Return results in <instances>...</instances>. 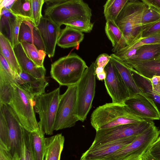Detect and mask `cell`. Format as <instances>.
Here are the masks:
<instances>
[{
  "mask_svg": "<svg viewBox=\"0 0 160 160\" xmlns=\"http://www.w3.org/2000/svg\"><path fill=\"white\" fill-rule=\"evenodd\" d=\"M135 115L124 104L106 103L93 111L91 124L96 131L144 121Z\"/></svg>",
  "mask_w": 160,
  "mask_h": 160,
  "instance_id": "cell-1",
  "label": "cell"
},
{
  "mask_svg": "<svg viewBox=\"0 0 160 160\" xmlns=\"http://www.w3.org/2000/svg\"><path fill=\"white\" fill-rule=\"evenodd\" d=\"M44 15L60 27L70 21L81 19L91 21L92 10L82 0H44Z\"/></svg>",
  "mask_w": 160,
  "mask_h": 160,
  "instance_id": "cell-2",
  "label": "cell"
},
{
  "mask_svg": "<svg viewBox=\"0 0 160 160\" xmlns=\"http://www.w3.org/2000/svg\"><path fill=\"white\" fill-rule=\"evenodd\" d=\"M147 7L142 0H128L118 17L115 22L127 46L141 39L142 18Z\"/></svg>",
  "mask_w": 160,
  "mask_h": 160,
  "instance_id": "cell-3",
  "label": "cell"
},
{
  "mask_svg": "<svg viewBox=\"0 0 160 160\" xmlns=\"http://www.w3.org/2000/svg\"><path fill=\"white\" fill-rule=\"evenodd\" d=\"M88 68L85 62L75 53L60 58L51 64V77L61 86L77 84Z\"/></svg>",
  "mask_w": 160,
  "mask_h": 160,
  "instance_id": "cell-4",
  "label": "cell"
},
{
  "mask_svg": "<svg viewBox=\"0 0 160 160\" xmlns=\"http://www.w3.org/2000/svg\"><path fill=\"white\" fill-rule=\"evenodd\" d=\"M7 104L10 106L21 125L27 131L32 132L39 128L34 111V98L22 89L16 82Z\"/></svg>",
  "mask_w": 160,
  "mask_h": 160,
  "instance_id": "cell-5",
  "label": "cell"
},
{
  "mask_svg": "<svg viewBox=\"0 0 160 160\" xmlns=\"http://www.w3.org/2000/svg\"><path fill=\"white\" fill-rule=\"evenodd\" d=\"M155 124L137 136L131 143L115 152L98 160H138L147 152L159 135Z\"/></svg>",
  "mask_w": 160,
  "mask_h": 160,
  "instance_id": "cell-6",
  "label": "cell"
},
{
  "mask_svg": "<svg viewBox=\"0 0 160 160\" xmlns=\"http://www.w3.org/2000/svg\"><path fill=\"white\" fill-rule=\"evenodd\" d=\"M94 62L85 71L77 84V98L75 115L79 121L83 122L92 107L96 86Z\"/></svg>",
  "mask_w": 160,
  "mask_h": 160,
  "instance_id": "cell-7",
  "label": "cell"
},
{
  "mask_svg": "<svg viewBox=\"0 0 160 160\" xmlns=\"http://www.w3.org/2000/svg\"><path fill=\"white\" fill-rule=\"evenodd\" d=\"M60 96L59 87L33 98L34 107L39 115V128L44 134L52 135L53 133Z\"/></svg>",
  "mask_w": 160,
  "mask_h": 160,
  "instance_id": "cell-8",
  "label": "cell"
},
{
  "mask_svg": "<svg viewBox=\"0 0 160 160\" xmlns=\"http://www.w3.org/2000/svg\"><path fill=\"white\" fill-rule=\"evenodd\" d=\"M154 124L153 120H146L136 123L98 130L96 131L95 138L90 147L137 136Z\"/></svg>",
  "mask_w": 160,
  "mask_h": 160,
  "instance_id": "cell-9",
  "label": "cell"
},
{
  "mask_svg": "<svg viewBox=\"0 0 160 160\" xmlns=\"http://www.w3.org/2000/svg\"><path fill=\"white\" fill-rule=\"evenodd\" d=\"M77 93L76 84L68 86L65 92L60 95L54 130L72 127L79 121L74 113Z\"/></svg>",
  "mask_w": 160,
  "mask_h": 160,
  "instance_id": "cell-10",
  "label": "cell"
},
{
  "mask_svg": "<svg viewBox=\"0 0 160 160\" xmlns=\"http://www.w3.org/2000/svg\"><path fill=\"white\" fill-rule=\"evenodd\" d=\"M8 128L7 150L12 160H18L21 156L23 136L25 129L9 105L0 103Z\"/></svg>",
  "mask_w": 160,
  "mask_h": 160,
  "instance_id": "cell-11",
  "label": "cell"
},
{
  "mask_svg": "<svg viewBox=\"0 0 160 160\" xmlns=\"http://www.w3.org/2000/svg\"><path fill=\"white\" fill-rule=\"evenodd\" d=\"M104 70L106 74L104 84L112 102L124 104L125 102L130 97V95L110 59L104 68Z\"/></svg>",
  "mask_w": 160,
  "mask_h": 160,
  "instance_id": "cell-12",
  "label": "cell"
},
{
  "mask_svg": "<svg viewBox=\"0 0 160 160\" xmlns=\"http://www.w3.org/2000/svg\"><path fill=\"white\" fill-rule=\"evenodd\" d=\"M124 104L135 115L143 119L160 120V114L154 102L143 94L131 97Z\"/></svg>",
  "mask_w": 160,
  "mask_h": 160,
  "instance_id": "cell-13",
  "label": "cell"
},
{
  "mask_svg": "<svg viewBox=\"0 0 160 160\" xmlns=\"http://www.w3.org/2000/svg\"><path fill=\"white\" fill-rule=\"evenodd\" d=\"M112 54L127 65L157 58L160 55V43L144 45L126 52Z\"/></svg>",
  "mask_w": 160,
  "mask_h": 160,
  "instance_id": "cell-14",
  "label": "cell"
},
{
  "mask_svg": "<svg viewBox=\"0 0 160 160\" xmlns=\"http://www.w3.org/2000/svg\"><path fill=\"white\" fill-rule=\"evenodd\" d=\"M37 27L44 45L46 54L49 58L53 57L62 30L60 27L48 17L43 16Z\"/></svg>",
  "mask_w": 160,
  "mask_h": 160,
  "instance_id": "cell-15",
  "label": "cell"
},
{
  "mask_svg": "<svg viewBox=\"0 0 160 160\" xmlns=\"http://www.w3.org/2000/svg\"><path fill=\"white\" fill-rule=\"evenodd\" d=\"M137 136L91 147L82 155L80 160L100 159L110 155L132 142Z\"/></svg>",
  "mask_w": 160,
  "mask_h": 160,
  "instance_id": "cell-16",
  "label": "cell"
},
{
  "mask_svg": "<svg viewBox=\"0 0 160 160\" xmlns=\"http://www.w3.org/2000/svg\"><path fill=\"white\" fill-rule=\"evenodd\" d=\"M15 80L22 89L33 98L45 93L48 85L45 78H37L23 71L19 75L16 74Z\"/></svg>",
  "mask_w": 160,
  "mask_h": 160,
  "instance_id": "cell-17",
  "label": "cell"
},
{
  "mask_svg": "<svg viewBox=\"0 0 160 160\" xmlns=\"http://www.w3.org/2000/svg\"><path fill=\"white\" fill-rule=\"evenodd\" d=\"M19 65L24 72L38 79L45 78L46 69L37 66L27 56L22 44L19 43L14 48Z\"/></svg>",
  "mask_w": 160,
  "mask_h": 160,
  "instance_id": "cell-18",
  "label": "cell"
},
{
  "mask_svg": "<svg viewBox=\"0 0 160 160\" xmlns=\"http://www.w3.org/2000/svg\"><path fill=\"white\" fill-rule=\"evenodd\" d=\"M18 41L20 43L26 42L33 44L39 49L45 51L37 28L30 21L24 20L21 23L19 32Z\"/></svg>",
  "mask_w": 160,
  "mask_h": 160,
  "instance_id": "cell-19",
  "label": "cell"
},
{
  "mask_svg": "<svg viewBox=\"0 0 160 160\" xmlns=\"http://www.w3.org/2000/svg\"><path fill=\"white\" fill-rule=\"evenodd\" d=\"M110 60L114 65L119 75L128 89L130 97L135 95L143 93L136 83L131 73L130 68L121 61L114 57L112 54L110 55Z\"/></svg>",
  "mask_w": 160,
  "mask_h": 160,
  "instance_id": "cell-20",
  "label": "cell"
},
{
  "mask_svg": "<svg viewBox=\"0 0 160 160\" xmlns=\"http://www.w3.org/2000/svg\"><path fill=\"white\" fill-rule=\"evenodd\" d=\"M84 38L83 32L68 26L62 29L57 45L63 48H78Z\"/></svg>",
  "mask_w": 160,
  "mask_h": 160,
  "instance_id": "cell-21",
  "label": "cell"
},
{
  "mask_svg": "<svg viewBox=\"0 0 160 160\" xmlns=\"http://www.w3.org/2000/svg\"><path fill=\"white\" fill-rule=\"evenodd\" d=\"M64 141L61 133L45 138L44 160H60Z\"/></svg>",
  "mask_w": 160,
  "mask_h": 160,
  "instance_id": "cell-22",
  "label": "cell"
},
{
  "mask_svg": "<svg viewBox=\"0 0 160 160\" xmlns=\"http://www.w3.org/2000/svg\"><path fill=\"white\" fill-rule=\"evenodd\" d=\"M126 66L149 79L154 76H160V58L132 63Z\"/></svg>",
  "mask_w": 160,
  "mask_h": 160,
  "instance_id": "cell-23",
  "label": "cell"
},
{
  "mask_svg": "<svg viewBox=\"0 0 160 160\" xmlns=\"http://www.w3.org/2000/svg\"><path fill=\"white\" fill-rule=\"evenodd\" d=\"M106 34L112 43L114 53L124 48L127 46L123 34L114 21H106L105 27Z\"/></svg>",
  "mask_w": 160,
  "mask_h": 160,
  "instance_id": "cell-24",
  "label": "cell"
},
{
  "mask_svg": "<svg viewBox=\"0 0 160 160\" xmlns=\"http://www.w3.org/2000/svg\"><path fill=\"white\" fill-rule=\"evenodd\" d=\"M0 54L5 59L10 67L18 75L22 71L15 55L13 48L8 39L0 32Z\"/></svg>",
  "mask_w": 160,
  "mask_h": 160,
  "instance_id": "cell-25",
  "label": "cell"
},
{
  "mask_svg": "<svg viewBox=\"0 0 160 160\" xmlns=\"http://www.w3.org/2000/svg\"><path fill=\"white\" fill-rule=\"evenodd\" d=\"M129 68L136 83L143 94L153 101L160 114V95L153 92L150 79L141 75L133 69Z\"/></svg>",
  "mask_w": 160,
  "mask_h": 160,
  "instance_id": "cell-26",
  "label": "cell"
},
{
  "mask_svg": "<svg viewBox=\"0 0 160 160\" xmlns=\"http://www.w3.org/2000/svg\"><path fill=\"white\" fill-rule=\"evenodd\" d=\"M24 20L22 18L14 16L8 21L3 30L0 33L5 31V37L8 39L13 48L19 42L18 36L20 25Z\"/></svg>",
  "mask_w": 160,
  "mask_h": 160,
  "instance_id": "cell-27",
  "label": "cell"
},
{
  "mask_svg": "<svg viewBox=\"0 0 160 160\" xmlns=\"http://www.w3.org/2000/svg\"><path fill=\"white\" fill-rule=\"evenodd\" d=\"M128 0H107L103 6V13L106 21L110 20L115 22Z\"/></svg>",
  "mask_w": 160,
  "mask_h": 160,
  "instance_id": "cell-28",
  "label": "cell"
},
{
  "mask_svg": "<svg viewBox=\"0 0 160 160\" xmlns=\"http://www.w3.org/2000/svg\"><path fill=\"white\" fill-rule=\"evenodd\" d=\"M31 132L34 160H44L45 148V134L39 128L37 130Z\"/></svg>",
  "mask_w": 160,
  "mask_h": 160,
  "instance_id": "cell-29",
  "label": "cell"
},
{
  "mask_svg": "<svg viewBox=\"0 0 160 160\" xmlns=\"http://www.w3.org/2000/svg\"><path fill=\"white\" fill-rule=\"evenodd\" d=\"M10 10L15 16L32 22L31 0H15Z\"/></svg>",
  "mask_w": 160,
  "mask_h": 160,
  "instance_id": "cell-30",
  "label": "cell"
},
{
  "mask_svg": "<svg viewBox=\"0 0 160 160\" xmlns=\"http://www.w3.org/2000/svg\"><path fill=\"white\" fill-rule=\"evenodd\" d=\"M21 43L28 58L38 66L44 67L43 62L46 55L45 52L39 49L33 44L26 42Z\"/></svg>",
  "mask_w": 160,
  "mask_h": 160,
  "instance_id": "cell-31",
  "label": "cell"
},
{
  "mask_svg": "<svg viewBox=\"0 0 160 160\" xmlns=\"http://www.w3.org/2000/svg\"><path fill=\"white\" fill-rule=\"evenodd\" d=\"M160 21V11L154 7L148 6L144 11L142 18L143 30Z\"/></svg>",
  "mask_w": 160,
  "mask_h": 160,
  "instance_id": "cell-32",
  "label": "cell"
},
{
  "mask_svg": "<svg viewBox=\"0 0 160 160\" xmlns=\"http://www.w3.org/2000/svg\"><path fill=\"white\" fill-rule=\"evenodd\" d=\"M158 43H160V33L142 38L114 53H123L137 48L143 45Z\"/></svg>",
  "mask_w": 160,
  "mask_h": 160,
  "instance_id": "cell-33",
  "label": "cell"
},
{
  "mask_svg": "<svg viewBox=\"0 0 160 160\" xmlns=\"http://www.w3.org/2000/svg\"><path fill=\"white\" fill-rule=\"evenodd\" d=\"M32 8V22L38 27L42 17V9L44 0H31Z\"/></svg>",
  "mask_w": 160,
  "mask_h": 160,
  "instance_id": "cell-34",
  "label": "cell"
},
{
  "mask_svg": "<svg viewBox=\"0 0 160 160\" xmlns=\"http://www.w3.org/2000/svg\"><path fill=\"white\" fill-rule=\"evenodd\" d=\"M93 24L91 21L76 19L64 25L70 26L82 32L89 33L92 31Z\"/></svg>",
  "mask_w": 160,
  "mask_h": 160,
  "instance_id": "cell-35",
  "label": "cell"
},
{
  "mask_svg": "<svg viewBox=\"0 0 160 160\" xmlns=\"http://www.w3.org/2000/svg\"><path fill=\"white\" fill-rule=\"evenodd\" d=\"M8 138V128L6 120L0 110V146L7 149Z\"/></svg>",
  "mask_w": 160,
  "mask_h": 160,
  "instance_id": "cell-36",
  "label": "cell"
},
{
  "mask_svg": "<svg viewBox=\"0 0 160 160\" xmlns=\"http://www.w3.org/2000/svg\"><path fill=\"white\" fill-rule=\"evenodd\" d=\"M25 160H34L32 147L31 132L25 130L23 134Z\"/></svg>",
  "mask_w": 160,
  "mask_h": 160,
  "instance_id": "cell-37",
  "label": "cell"
},
{
  "mask_svg": "<svg viewBox=\"0 0 160 160\" xmlns=\"http://www.w3.org/2000/svg\"><path fill=\"white\" fill-rule=\"evenodd\" d=\"M158 33H160V21L144 29L142 33L141 39Z\"/></svg>",
  "mask_w": 160,
  "mask_h": 160,
  "instance_id": "cell-38",
  "label": "cell"
},
{
  "mask_svg": "<svg viewBox=\"0 0 160 160\" xmlns=\"http://www.w3.org/2000/svg\"><path fill=\"white\" fill-rule=\"evenodd\" d=\"M14 16L9 9L4 8L0 10V32L4 29L9 19Z\"/></svg>",
  "mask_w": 160,
  "mask_h": 160,
  "instance_id": "cell-39",
  "label": "cell"
},
{
  "mask_svg": "<svg viewBox=\"0 0 160 160\" xmlns=\"http://www.w3.org/2000/svg\"><path fill=\"white\" fill-rule=\"evenodd\" d=\"M147 152L156 160H160V135Z\"/></svg>",
  "mask_w": 160,
  "mask_h": 160,
  "instance_id": "cell-40",
  "label": "cell"
},
{
  "mask_svg": "<svg viewBox=\"0 0 160 160\" xmlns=\"http://www.w3.org/2000/svg\"><path fill=\"white\" fill-rule=\"evenodd\" d=\"M110 59V55L106 53L99 55L94 62L95 67H102L104 68Z\"/></svg>",
  "mask_w": 160,
  "mask_h": 160,
  "instance_id": "cell-41",
  "label": "cell"
},
{
  "mask_svg": "<svg viewBox=\"0 0 160 160\" xmlns=\"http://www.w3.org/2000/svg\"><path fill=\"white\" fill-rule=\"evenodd\" d=\"M153 92L160 95V76H154L150 79Z\"/></svg>",
  "mask_w": 160,
  "mask_h": 160,
  "instance_id": "cell-42",
  "label": "cell"
},
{
  "mask_svg": "<svg viewBox=\"0 0 160 160\" xmlns=\"http://www.w3.org/2000/svg\"><path fill=\"white\" fill-rule=\"evenodd\" d=\"M0 160H12L7 149L0 146Z\"/></svg>",
  "mask_w": 160,
  "mask_h": 160,
  "instance_id": "cell-43",
  "label": "cell"
},
{
  "mask_svg": "<svg viewBox=\"0 0 160 160\" xmlns=\"http://www.w3.org/2000/svg\"><path fill=\"white\" fill-rule=\"evenodd\" d=\"M148 6L155 8L160 11V0H142Z\"/></svg>",
  "mask_w": 160,
  "mask_h": 160,
  "instance_id": "cell-44",
  "label": "cell"
},
{
  "mask_svg": "<svg viewBox=\"0 0 160 160\" xmlns=\"http://www.w3.org/2000/svg\"><path fill=\"white\" fill-rule=\"evenodd\" d=\"M15 0H0V10L3 8L10 10Z\"/></svg>",
  "mask_w": 160,
  "mask_h": 160,
  "instance_id": "cell-45",
  "label": "cell"
},
{
  "mask_svg": "<svg viewBox=\"0 0 160 160\" xmlns=\"http://www.w3.org/2000/svg\"><path fill=\"white\" fill-rule=\"evenodd\" d=\"M142 159V160H156L148 152L143 155Z\"/></svg>",
  "mask_w": 160,
  "mask_h": 160,
  "instance_id": "cell-46",
  "label": "cell"
},
{
  "mask_svg": "<svg viewBox=\"0 0 160 160\" xmlns=\"http://www.w3.org/2000/svg\"><path fill=\"white\" fill-rule=\"evenodd\" d=\"M24 134V133H23ZM18 160H25V148H24V141L23 139V136L22 139V153L20 159Z\"/></svg>",
  "mask_w": 160,
  "mask_h": 160,
  "instance_id": "cell-47",
  "label": "cell"
},
{
  "mask_svg": "<svg viewBox=\"0 0 160 160\" xmlns=\"http://www.w3.org/2000/svg\"><path fill=\"white\" fill-rule=\"evenodd\" d=\"M106 73L105 71L101 73L98 74L96 75L97 79L100 81H102L105 80L106 78Z\"/></svg>",
  "mask_w": 160,
  "mask_h": 160,
  "instance_id": "cell-48",
  "label": "cell"
},
{
  "mask_svg": "<svg viewBox=\"0 0 160 160\" xmlns=\"http://www.w3.org/2000/svg\"><path fill=\"white\" fill-rule=\"evenodd\" d=\"M104 71V68L102 67H97L95 68V73L96 75Z\"/></svg>",
  "mask_w": 160,
  "mask_h": 160,
  "instance_id": "cell-49",
  "label": "cell"
},
{
  "mask_svg": "<svg viewBox=\"0 0 160 160\" xmlns=\"http://www.w3.org/2000/svg\"><path fill=\"white\" fill-rule=\"evenodd\" d=\"M157 58H160V55L159 56H158V57H157Z\"/></svg>",
  "mask_w": 160,
  "mask_h": 160,
  "instance_id": "cell-50",
  "label": "cell"
},
{
  "mask_svg": "<svg viewBox=\"0 0 160 160\" xmlns=\"http://www.w3.org/2000/svg\"><path fill=\"white\" fill-rule=\"evenodd\" d=\"M138 160H142V158H141V159H139Z\"/></svg>",
  "mask_w": 160,
  "mask_h": 160,
  "instance_id": "cell-51",
  "label": "cell"
},
{
  "mask_svg": "<svg viewBox=\"0 0 160 160\" xmlns=\"http://www.w3.org/2000/svg\"><path fill=\"white\" fill-rule=\"evenodd\" d=\"M96 160V159H93V160Z\"/></svg>",
  "mask_w": 160,
  "mask_h": 160,
  "instance_id": "cell-52",
  "label": "cell"
},
{
  "mask_svg": "<svg viewBox=\"0 0 160 160\" xmlns=\"http://www.w3.org/2000/svg\"><path fill=\"white\" fill-rule=\"evenodd\" d=\"M159 132H160V130H159ZM159 135H160V133Z\"/></svg>",
  "mask_w": 160,
  "mask_h": 160,
  "instance_id": "cell-53",
  "label": "cell"
}]
</instances>
